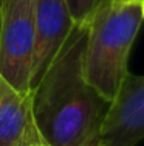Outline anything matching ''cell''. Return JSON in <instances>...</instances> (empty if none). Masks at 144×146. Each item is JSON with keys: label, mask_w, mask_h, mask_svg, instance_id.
Masks as SVG:
<instances>
[{"label": "cell", "mask_w": 144, "mask_h": 146, "mask_svg": "<svg viewBox=\"0 0 144 146\" xmlns=\"http://www.w3.org/2000/svg\"><path fill=\"white\" fill-rule=\"evenodd\" d=\"M2 3H3V0H0V16H2Z\"/></svg>", "instance_id": "cell-10"}, {"label": "cell", "mask_w": 144, "mask_h": 146, "mask_svg": "<svg viewBox=\"0 0 144 146\" xmlns=\"http://www.w3.org/2000/svg\"><path fill=\"white\" fill-rule=\"evenodd\" d=\"M74 25L76 23L71 17L67 0H36V39L30 90L37 86Z\"/></svg>", "instance_id": "cell-5"}, {"label": "cell", "mask_w": 144, "mask_h": 146, "mask_svg": "<svg viewBox=\"0 0 144 146\" xmlns=\"http://www.w3.org/2000/svg\"><path fill=\"white\" fill-rule=\"evenodd\" d=\"M87 25L76 23L31 90L33 121L48 146H96L108 103L87 82L82 53Z\"/></svg>", "instance_id": "cell-1"}, {"label": "cell", "mask_w": 144, "mask_h": 146, "mask_svg": "<svg viewBox=\"0 0 144 146\" xmlns=\"http://www.w3.org/2000/svg\"><path fill=\"white\" fill-rule=\"evenodd\" d=\"M144 138V75L127 73L108 103L96 146H136Z\"/></svg>", "instance_id": "cell-4"}, {"label": "cell", "mask_w": 144, "mask_h": 146, "mask_svg": "<svg viewBox=\"0 0 144 146\" xmlns=\"http://www.w3.org/2000/svg\"><path fill=\"white\" fill-rule=\"evenodd\" d=\"M31 92H19L0 75V146H20L36 127Z\"/></svg>", "instance_id": "cell-6"}, {"label": "cell", "mask_w": 144, "mask_h": 146, "mask_svg": "<svg viewBox=\"0 0 144 146\" xmlns=\"http://www.w3.org/2000/svg\"><path fill=\"white\" fill-rule=\"evenodd\" d=\"M141 8H143V20H144V2H141Z\"/></svg>", "instance_id": "cell-9"}, {"label": "cell", "mask_w": 144, "mask_h": 146, "mask_svg": "<svg viewBox=\"0 0 144 146\" xmlns=\"http://www.w3.org/2000/svg\"><path fill=\"white\" fill-rule=\"evenodd\" d=\"M135 2H139V3H141V2H144V0H135Z\"/></svg>", "instance_id": "cell-11"}, {"label": "cell", "mask_w": 144, "mask_h": 146, "mask_svg": "<svg viewBox=\"0 0 144 146\" xmlns=\"http://www.w3.org/2000/svg\"><path fill=\"white\" fill-rule=\"evenodd\" d=\"M143 22L139 2L108 0L85 23L84 76L104 101L115 98L127 76L129 56Z\"/></svg>", "instance_id": "cell-2"}, {"label": "cell", "mask_w": 144, "mask_h": 146, "mask_svg": "<svg viewBox=\"0 0 144 146\" xmlns=\"http://www.w3.org/2000/svg\"><path fill=\"white\" fill-rule=\"evenodd\" d=\"M20 146H48L45 143V140H43L42 137H40L39 131H37V127H34V129L31 131V134L26 137V140L23 141Z\"/></svg>", "instance_id": "cell-8"}, {"label": "cell", "mask_w": 144, "mask_h": 146, "mask_svg": "<svg viewBox=\"0 0 144 146\" xmlns=\"http://www.w3.org/2000/svg\"><path fill=\"white\" fill-rule=\"evenodd\" d=\"M36 0H3L0 16V75L19 92L30 90Z\"/></svg>", "instance_id": "cell-3"}, {"label": "cell", "mask_w": 144, "mask_h": 146, "mask_svg": "<svg viewBox=\"0 0 144 146\" xmlns=\"http://www.w3.org/2000/svg\"><path fill=\"white\" fill-rule=\"evenodd\" d=\"M108 0H67L74 23H87L95 11Z\"/></svg>", "instance_id": "cell-7"}]
</instances>
